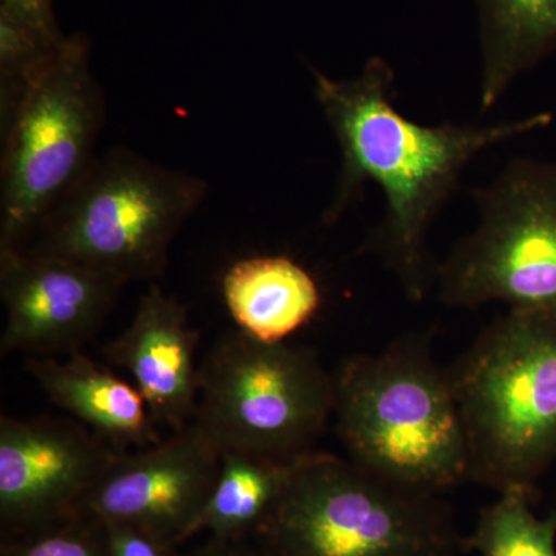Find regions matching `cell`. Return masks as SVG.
<instances>
[{"instance_id": "cell-1", "label": "cell", "mask_w": 556, "mask_h": 556, "mask_svg": "<svg viewBox=\"0 0 556 556\" xmlns=\"http://www.w3.org/2000/svg\"><path fill=\"white\" fill-rule=\"evenodd\" d=\"M313 78L318 108L342 153L324 223L334 225L356 206L365 185L379 186L386 211L361 252L379 258L409 302H422L437 281L438 262L428 247L431 226L467 167L485 150L546 129L552 115L424 126L394 105L396 73L380 56L351 79L329 78L316 68Z\"/></svg>"}, {"instance_id": "cell-2", "label": "cell", "mask_w": 556, "mask_h": 556, "mask_svg": "<svg viewBox=\"0 0 556 556\" xmlns=\"http://www.w3.org/2000/svg\"><path fill=\"white\" fill-rule=\"evenodd\" d=\"M431 332H408L379 353L345 358L334 371L336 433L348 459L417 492L468 482L466 433L447 368Z\"/></svg>"}, {"instance_id": "cell-3", "label": "cell", "mask_w": 556, "mask_h": 556, "mask_svg": "<svg viewBox=\"0 0 556 556\" xmlns=\"http://www.w3.org/2000/svg\"><path fill=\"white\" fill-rule=\"evenodd\" d=\"M468 481L535 495L556 460V316L508 309L455 364Z\"/></svg>"}, {"instance_id": "cell-4", "label": "cell", "mask_w": 556, "mask_h": 556, "mask_svg": "<svg viewBox=\"0 0 556 556\" xmlns=\"http://www.w3.org/2000/svg\"><path fill=\"white\" fill-rule=\"evenodd\" d=\"M255 540L274 556H459L455 511L433 493L314 450Z\"/></svg>"}, {"instance_id": "cell-5", "label": "cell", "mask_w": 556, "mask_h": 556, "mask_svg": "<svg viewBox=\"0 0 556 556\" xmlns=\"http://www.w3.org/2000/svg\"><path fill=\"white\" fill-rule=\"evenodd\" d=\"M208 185L129 149L94 156L43 222L27 251L73 260L121 283L164 273L175 237L206 199Z\"/></svg>"}, {"instance_id": "cell-6", "label": "cell", "mask_w": 556, "mask_h": 556, "mask_svg": "<svg viewBox=\"0 0 556 556\" xmlns=\"http://www.w3.org/2000/svg\"><path fill=\"white\" fill-rule=\"evenodd\" d=\"M105 118L86 36H65L7 113L0 251L30 247L53 208L93 163Z\"/></svg>"}, {"instance_id": "cell-7", "label": "cell", "mask_w": 556, "mask_h": 556, "mask_svg": "<svg viewBox=\"0 0 556 556\" xmlns=\"http://www.w3.org/2000/svg\"><path fill=\"white\" fill-rule=\"evenodd\" d=\"M334 372L314 348L223 336L200 365L193 422L222 452H314L334 416Z\"/></svg>"}, {"instance_id": "cell-8", "label": "cell", "mask_w": 556, "mask_h": 556, "mask_svg": "<svg viewBox=\"0 0 556 556\" xmlns=\"http://www.w3.org/2000/svg\"><path fill=\"white\" fill-rule=\"evenodd\" d=\"M471 199L478 226L438 263L439 302L556 316V163L514 159Z\"/></svg>"}, {"instance_id": "cell-9", "label": "cell", "mask_w": 556, "mask_h": 556, "mask_svg": "<svg viewBox=\"0 0 556 556\" xmlns=\"http://www.w3.org/2000/svg\"><path fill=\"white\" fill-rule=\"evenodd\" d=\"M79 420L0 417V522L16 536L75 517L116 456Z\"/></svg>"}, {"instance_id": "cell-10", "label": "cell", "mask_w": 556, "mask_h": 556, "mask_svg": "<svg viewBox=\"0 0 556 556\" xmlns=\"http://www.w3.org/2000/svg\"><path fill=\"white\" fill-rule=\"evenodd\" d=\"M219 464L222 450L192 422L152 447L116 453L80 514L179 546L214 490Z\"/></svg>"}, {"instance_id": "cell-11", "label": "cell", "mask_w": 556, "mask_h": 556, "mask_svg": "<svg viewBox=\"0 0 556 556\" xmlns=\"http://www.w3.org/2000/svg\"><path fill=\"white\" fill-rule=\"evenodd\" d=\"M124 285L100 270L27 249L0 251L2 356H68L97 336Z\"/></svg>"}, {"instance_id": "cell-12", "label": "cell", "mask_w": 556, "mask_h": 556, "mask_svg": "<svg viewBox=\"0 0 556 556\" xmlns=\"http://www.w3.org/2000/svg\"><path fill=\"white\" fill-rule=\"evenodd\" d=\"M199 339V331L190 327L188 308L152 285L139 299L129 327L104 350L109 362L130 372L153 420L172 433L195 419Z\"/></svg>"}, {"instance_id": "cell-13", "label": "cell", "mask_w": 556, "mask_h": 556, "mask_svg": "<svg viewBox=\"0 0 556 556\" xmlns=\"http://www.w3.org/2000/svg\"><path fill=\"white\" fill-rule=\"evenodd\" d=\"M27 368L51 404L65 409L116 452L148 448L163 441L138 388L80 351L62 361L33 357Z\"/></svg>"}, {"instance_id": "cell-14", "label": "cell", "mask_w": 556, "mask_h": 556, "mask_svg": "<svg viewBox=\"0 0 556 556\" xmlns=\"http://www.w3.org/2000/svg\"><path fill=\"white\" fill-rule=\"evenodd\" d=\"M222 294L240 331L265 343L285 342L321 306L316 278L287 255H255L233 263L223 276Z\"/></svg>"}, {"instance_id": "cell-15", "label": "cell", "mask_w": 556, "mask_h": 556, "mask_svg": "<svg viewBox=\"0 0 556 556\" xmlns=\"http://www.w3.org/2000/svg\"><path fill=\"white\" fill-rule=\"evenodd\" d=\"M479 105L486 113L515 80L556 54V0H475Z\"/></svg>"}, {"instance_id": "cell-16", "label": "cell", "mask_w": 556, "mask_h": 556, "mask_svg": "<svg viewBox=\"0 0 556 556\" xmlns=\"http://www.w3.org/2000/svg\"><path fill=\"white\" fill-rule=\"evenodd\" d=\"M308 455L280 457L232 450L222 452L214 490L190 527L188 540L200 532H208L211 538L219 540L255 538Z\"/></svg>"}, {"instance_id": "cell-17", "label": "cell", "mask_w": 556, "mask_h": 556, "mask_svg": "<svg viewBox=\"0 0 556 556\" xmlns=\"http://www.w3.org/2000/svg\"><path fill=\"white\" fill-rule=\"evenodd\" d=\"M532 493L508 490L482 508L468 536L479 556H556V510L536 517Z\"/></svg>"}, {"instance_id": "cell-18", "label": "cell", "mask_w": 556, "mask_h": 556, "mask_svg": "<svg viewBox=\"0 0 556 556\" xmlns=\"http://www.w3.org/2000/svg\"><path fill=\"white\" fill-rule=\"evenodd\" d=\"M62 38H51L27 22L0 11V84H2V113H9L20 98L27 80L38 72Z\"/></svg>"}, {"instance_id": "cell-19", "label": "cell", "mask_w": 556, "mask_h": 556, "mask_svg": "<svg viewBox=\"0 0 556 556\" xmlns=\"http://www.w3.org/2000/svg\"><path fill=\"white\" fill-rule=\"evenodd\" d=\"M2 556H105L104 525L89 515L78 514L7 538Z\"/></svg>"}, {"instance_id": "cell-20", "label": "cell", "mask_w": 556, "mask_h": 556, "mask_svg": "<svg viewBox=\"0 0 556 556\" xmlns=\"http://www.w3.org/2000/svg\"><path fill=\"white\" fill-rule=\"evenodd\" d=\"M105 556H172V546L149 532L123 522H102Z\"/></svg>"}, {"instance_id": "cell-21", "label": "cell", "mask_w": 556, "mask_h": 556, "mask_svg": "<svg viewBox=\"0 0 556 556\" xmlns=\"http://www.w3.org/2000/svg\"><path fill=\"white\" fill-rule=\"evenodd\" d=\"M0 11L27 22L51 38H62L53 11V0H0Z\"/></svg>"}, {"instance_id": "cell-22", "label": "cell", "mask_w": 556, "mask_h": 556, "mask_svg": "<svg viewBox=\"0 0 556 556\" xmlns=\"http://www.w3.org/2000/svg\"><path fill=\"white\" fill-rule=\"evenodd\" d=\"M190 556H274L268 548L260 544L251 546L247 540H219L211 538L203 547Z\"/></svg>"}, {"instance_id": "cell-23", "label": "cell", "mask_w": 556, "mask_h": 556, "mask_svg": "<svg viewBox=\"0 0 556 556\" xmlns=\"http://www.w3.org/2000/svg\"><path fill=\"white\" fill-rule=\"evenodd\" d=\"M554 510H556V504H555Z\"/></svg>"}]
</instances>
